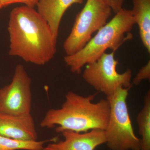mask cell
I'll use <instances>...</instances> for the list:
<instances>
[{
  "label": "cell",
  "mask_w": 150,
  "mask_h": 150,
  "mask_svg": "<svg viewBox=\"0 0 150 150\" xmlns=\"http://www.w3.org/2000/svg\"><path fill=\"white\" fill-rule=\"evenodd\" d=\"M47 141H24L0 136V150H43Z\"/></svg>",
  "instance_id": "obj_13"
},
{
  "label": "cell",
  "mask_w": 150,
  "mask_h": 150,
  "mask_svg": "<svg viewBox=\"0 0 150 150\" xmlns=\"http://www.w3.org/2000/svg\"><path fill=\"white\" fill-rule=\"evenodd\" d=\"M8 31L10 56L41 66L56 54L57 39L46 20L34 8L23 6L13 9Z\"/></svg>",
  "instance_id": "obj_1"
},
{
  "label": "cell",
  "mask_w": 150,
  "mask_h": 150,
  "mask_svg": "<svg viewBox=\"0 0 150 150\" xmlns=\"http://www.w3.org/2000/svg\"><path fill=\"white\" fill-rule=\"evenodd\" d=\"M130 89L121 87L106 97L110 112L105 144L110 150H140V139L134 133L126 102Z\"/></svg>",
  "instance_id": "obj_4"
},
{
  "label": "cell",
  "mask_w": 150,
  "mask_h": 150,
  "mask_svg": "<svg viewBox=\"0 0 150 150\" xmlns=\"http://www.w3.org/2000/svg\"><path fill=\"white\" fill-rule=\"evenodd\" d=\"M0 136L24 141H37L38 137L30 113L18 115L0 114Z\"/></svg>",
  "instance_id": "obj_9"
},
{
  "label": "cell",
  "mask_w": 150,
  "mask_h": 150,
  "mask_svg": "<svg viewBox=\"0 0 150 150\" xmlns=\"http://www.w3.org/2000/svg\"><path fill=\"white\" fill-rule=\"evenodd\" d=\"M39 0H0L3 7L15 4H24V6L34 8Z\"/></svg>",
  "instance_id": "obj_15"
},
{
  "label": "cell",
  "mask_w": 150,
  "mask_h": 150,
  "mask_svg": "<svg viewBox=\"0 0 150 150\" xmlns=\"http://www.w3.org/2000/svg\"><path fill=\"white\" fill-rule=\"evenodd\" d=\"M112 11L104 0H87L76 16L71 30L64 42L66 55H72L83 48L94 33L106 24Z\"/></svg>",
  "instance_id": "obj_5"
},
{
  "label": "cell",
  "mask_w": 150,
  "mask_h": 150,
  "mask_svg": "<svg viewBox=\"0 0 150 150\" xmlns=\"http://www.w3.org/2000/svg\"><path fill=\"white\" fill-rule=\"evenodd\" d=\"M150 79V61L139 70L133 81V84L138 86L144 80Z\"/></svg>",
  "instance_id": "obj_14"
},
{
  "label": "cell",
  "mask_w": 150,
  "mask_h": 150,
  "mask_svg": "<svg viewBox=\"0 0 150 150\" xmlns=\"http://www.w3.org/2000/svg\"><path fill=\"white\" fill-rule=\"evenodd\" d=\"M63 141L49 144L43 150H94L106 143L104 130L93 129L84 133L65 131Z\"/></svg>",
  "instance_id": "obj_8"
},
{
  "label": "cell",
  "mask_w": 150,
  "mask_h": 150,
  "mask_svg": "<svg viewBox=\"0 0 150 150\" xmlns=\"http://www.w3.org/2000/svg\"><path fill=\"white\" fill-rule=\"evenodd\" d=\"M137 121L140 139V150H150V91L146 93L143 108L138 113Z\"/></svg>",
  "instance_id": "obj_12"
},
{
  "label": "cell",
  "mask_w": 150,
  "mask_h": 150,
  "mask_svg": "<svg viewBox=\"0 0 150 150\" xmlns=\"http://www.w3.org/2000/svg\"><path fill=\"white\" fill-rule=\"evenodd\" d=\"M110 6L112 11L116 13L123 9L124 0H104Z\"/></svg>",
  "instance_id": "obj_16"
},
{
  "label": "cell",
  "mask_w": 150,
  "mask_h": 150,
  "mask_svg": "<svg viewBox=\"0 0 150 150\" xmlns=\"http://www.w3.org/2000/svg\"><path fill=\"white\" fill-rule=\"evenodd\" d=\"M2 8V6L1 4V2H0V9H1V8Z\"/></svg>",
  "instance_id": "obj_17"
},
{
  "label": "cell",
  "mask_w": 150,
  "mask_h": 150,
  "mask_svg": "<svg viewBox=\"0 0 150 150\" xmlns=\"http://www.w3.org/2000/svg\"><path fill=\"white\" fill-rule=\"evenodd\" d=\"M31 79L24 66L17 65L11 83L0 89V114H30L32 105Z\"/></svg>",
  "instance_id": "obj_7"
},
{
  "label": "cell",
  "mask_w": 150,
  "mask_h": 150,
  "mask_svg": "<svg viewBox=\"0 0 150 150\" xmlns=\"http://www.w3.org/2000/svg\"><path fill=\"white\" fill-rule=\"evenodd\" d=\"M96 95L83 96L68 92L61 108L48 110L40 127L50 129L57 126L56 131L58 133L65 131L82 133L93 129L105 131L109 120L110 103L107 98L93 102Z\"/></svg>",
  "instance_id": "obj_2"
},
{
  "label": "cell",
  "mask_w": 150,
  "mask_h": 150,
  "mask_svg": "<svg viewBox=\"0 0 150 150\" xmlns=\"http://www.w3.org/2000/svg\"><path fill=\"white\" fill-rule=\"evenodd\" d=\"M83 0H39L37 11L46 20L54 37L57 39L61 21L65 12L74 4H81Z\"/></svg>",
  "instance_id": "obj_10"
},
{
  "label": "cell",
  "mask_w": 150,
  "mask_h": 150,
  "mask_svg": "<svg viewBox=\"0 0 150 150\" xmlns=\"http://www.w3.org/2000/svg\"><path fill=\"white\" fill-rule=\"evenodd\" d=\"M135 24L130 10L122 9L79 51L64 57L71 71L79 74L82 68L96 61L108 49L116 51L124 42L133 37L131 31Z\"/></svg>",
  "instance_id": "obj_3"
},
{
  "label": "cell",
  "mask_w": 150,
  "mask_h": 150,
  "mask_svg": "<svg viewBox=\"0 0 150 150\" xmlns=\"http://www.w3.org/2000/svg\"><path fill=\"white\" fill-rule=\"evenodd\" d=\"M115 53H104L96 61L87 64L83 74L87 83L106 97L112 96L119 87L132 86V71L128 69L122 74L117 71L118 61L115 58Z\"/></svg>",
  "instance_id": "obj_6"
},
{
  "label": "cell",
  "mask_w": 150,
  "mask_h": 150,
  "mask_svg": "<svg viewBox=\"0 0 150 150\" xmlns=\"http://www.w3.org/2000/svg\"><path fill=\"white\" fill-rule=\"evenodd\" d=\"M131 11L135 24L138 25L141 40L150 53V0H133Z\"/></svg>",
  "instance_id": "obj_11"
}]
</instances>
